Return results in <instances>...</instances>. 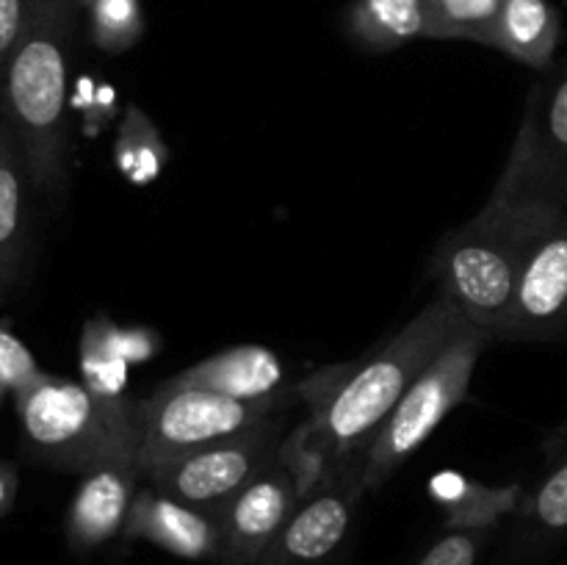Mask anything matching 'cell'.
<instances>
[{
  "instance_id": "1",
  "label": "cell",
  "mask_w": 567,
  "mask_h": 565,
  "mask_svg": "<svg viewBox=\"0 0 567 565\" xmlns=\"http://www.w3.org/2000/svg\"><path fill=\"white\" fill-rule=\"evenodd\" d=\"M468 325L454 299L437 294L369 358L313 393V415L299 424L305 441L327 463L369 446L399 399Z\"/></svg>"
},
{
  "instance_id": "2",
  "label": "cell",
  "mask_w": 567,
  "mask_h": 565,
  "mask_svg": "<svg viewBox=\"0 0 567 565\" xmlns=\"http://www.w3.org/2000/svg\"><path fill=\"white\" fill-rule=\"evenodd\" d=\"M83 0H39L3 70V116L22 144L37 192L61 197L70 181L72 53Z\"/></svg>"
},
{
  "instance_id": "3",
  "label": "cell",
  "mask_w": 567,
  "mask_h": 565,
  "mask_svg": "<svg viewBox=\"0 0 567 565\" xmlns=\"http://www.w3.org/2000/svg\"><path fill=\"white\" fill-rule=\"evenodd\" d=\"M557 205L537 199L487 203L463 227L437 244L435 269L441 291L454 299L465 319L496 341L515 297L520 260L535 233L557 216Z\"/></svg>"
},
{
  "instance_id": "4",
  "label": "cell",
  "mask_w": 567,
  "mask_h": 565,
  "mask_svg": "<svg viewBox=\"0 0 567 565\" xmlns=\"http://www.w3.org/2000/svg\"><path fill=\"white\" fill-rule=\"evenodd\" d=\"M22 441L37 463L89 474L105 463H138L133 402H105L83 382L44 371L14 397Z\"/></svg>"
},
{
  "instance_id": "5",
  "label": "cell",
  "mask_w": 567,
  "mask_h": 565,
  "mask_svg": "<svg viewBox=\"0 0 567 565\" xmlns=\"http://www.w3.org/2000/svg\"><path fill=\"white\" fill-rule=\"evenodd\" d=\"M293 388L269 399H233L225 393L164 382L133 402L136 452L142 474L164 460L227 441L286 413Z\"/></svg>"
},
{
  "instance_id": "6",
  "label": "cell",
  "mask_w": 567,
  "mask_h": 565,
  "mask_svg": "<svg viewBox=\"0 0 567 565\" xmlns=\"http://www.w3.org/2000/svg\"><path fill=\"white\" fill-rule=\"evenodd\" d=\"M487 343L491 336L468 325L399 399L393 413L382 421L377 435L365 446V493L380 491L463 402Z\"/></svg>"
},
{
  "instance_id": "7",
  "label": "cell",
  "mask_w": 567,
  "mask_h": 565,
  "mask_svg": "<svg viewBox=\"0 0 567 565\" xmlns=\"http://www.w3.org/2000/svg\"><path fill=\"white\" fill-rule=\"evenodd\" d=\"M327 465L299 427L288 432L282 452L219 510L216 565H260Z\"/></svg>"
},
{
  "instance_id": "8",
  "label": "cell",
  "mask_w": 567,
  "mask_h": 565,
  "mask_svg": "<svg viewBox=\"0 0 567 565\" xmlns=\"http://www.w3.org/2000/svg\"><path fill=\"white\" fill-rule=\"evenodd\" d=\"M363 469L365 449L332 460L260 565H349L354 521L365 496Z\"/></svg>"
},
{
  "instance_id": "9",
  "label": "cell",
  "mask_w": 567,
  "mask_h": 565,
  "mask_svg": "<svg viewBox=\"0 0 567 565\" xmlns=\"http://www.w3.org/2000/svg\"><path fill=\"white\" fill-rule=\"evenodd\" d=\"M286 441L288 432L277 415L241 435L164 460L144 471L142 476L147 485L166 496L219 513L241 487H247L282 452Z\"/></svg>"
},
{
  "instance_id": "10",
  "label": "cell",
  "mask_w": 567,
  "mask_h": 565,
  "mask_svg": "<svg viewBox=\"0 0 567 565\" xmlns=\"http://www.w3.org/2000/svg\"><path fill=\"white\" fill-rule=\"evenodd\" d=\"M567 205V70L535 89L507 166L487 203Z\"/></svg>"
},
{
  "instance_id": "11",
  "label": "cell",
  "mask_w": 567,
  "mask_h": 565,
  "mask_svg": "<svg viewBox=\"0 0 567 565\" xmlns=\"http://www.w3.org/2000/svg\"><path fill=\"white\" fill-rule=\"evenodd\" d=\"M567 330V214L559 210L526 247L515 297L496 341H548Z\"/></svg>"
},
{
  "instance_id": "12",
  "label": "cell",
  "mask_w": 567,
  "mask_h": 565,
  "mask_svg": "<svg viewBox=\"0 0 567 565\" xmlns=\"http://www.w3.org/2000/svg\"><path fill=\"white\" fill-rule=\"evenodd\" d=\"M144 480L138 463H105L83 474L64 521V537L72 554H94L114 537L125 535L127 515Z\"/></svg>"
},
{
  "instance_id": "13",
  "label": "cell",
  "mask_w": 567,
  "mask_h": 565,
  "mask_svg": "<svg viewBox=\"0 0 567 565\" xmlns=\"http://www.w3.org/2000/svg\"><path fill=\"white\" fill-rule=\"evenodd\" d=\"M125 541H144L186 563L219 557V513L172 499L144 482L127 515Z\"/></svg>"
},
{
  "instance_id": "14",
  "label": "cell",
  "mask_w": 567,
  "mask_h": 565,
  "mask_svg": "<svg viewBox=\"0 0 567 565\" xmlns=\"http://www.w3.org/2000/svg\"><path fill=\"white\" fill-rule=\"evenodd\" d=\"M166 382L205 388V391L225 393L233 399H269L288 391L286 366L269 347H258V343H241V347L210 355Z\"/></svg>"
},
{
  "instance_id": "15",
  "label": "cell",
  "mask_w": 567,
  "mask_h": 565,
  "mask_svg": "<svg viewBox=\"0 0 567 565\" xmlns=\"http://www.w3.org/2000/svg\"><path fill=\"white\" fill-rule=\"evenodd\" d=\"M28 175L22 144L11 122L0 114V280H20L28 247Z\"/></svg>"
},
{
  "instance_id": "16",
  "label": "cell",
  "mask_w": 567,
  "mask_h": 565,
  "mask_svg": "<svg viewBox=\"0 0 567 565\" xmlns=\"http://www.w3.org/2000/svg\"><path fill=\"white\" fill-rule=\"evenodd\" d=\"M563 39V17L548 0H504L496 17L491 48L509 59L548 70Z\"/></svg>"
},
{
  "instance_id": "17",
  "label": "cell",
  "mask_w": 567,
  "mask_h": 565,
  "mask_svg": "<svg viewBox=\"0 0 567 565\" xmlns=\"http://www.w3.org/2000/svg\"><path fill=\"white\" fill-rule=\"evenodd\" d=\"M567 537V449L524 491L515 510V554L546 552Z\"/></svg>"
},
{
  "instance_id": "18",
  "label": "cell",
  "mask_w": 567,
  "mask_h": 565,
  "mask_svg": "<svg viewBox=\"0 0 567 565\" xmlns=\"http://www.w3.org/2000/svg\"><path fill=\"white\" fill-rule=\"evenodd\" d=\"M432 499L443 507V526H465V530H498L509 513H515L524 496L518 482L502 487L460 476L454 471L432 476Z\"/></svg>"
},
{
  "instance_id": "19",
  "label": "cell",
  "mask_w": 567,
  "mask_h": 565,
  "mask_svg": "<svg viewBox=\"0 0 567 565\" xmlns=\"http://www.w3.org/2000/svg\"><path fill=\"white\" fill-rule=\"evenodd\" d=\"M426 0H354L347 9L349 37L371 53L426 39Z\"/></svg>"
},
{
  "instance_id": "20",
  "label": "cell",
  "mask_w": 567,
  "mask_h": 565,
  "mask_svg": "<svg viewBox=\"0 0 567 565\" xmlns=\"http://www.w3.org/2000/svg\"><path fill=\"white\" fill-rule=\"evenodd\" d=\"M125 366L127 358L122 352L120 330L105 319L89 321L81 341L83 386L94 397L105 399V402H127L125 393H122V388H125Z\"/></svg>"
},
{
  "instance_id": "21",
  "label": "cell",
  "mask_w": 567,
  "mask_h": 565,
  "mask_svg": "<svg viewBox=\"0 0 567 565\" xmlns=\"http://www.w3.org/2000/svg\"><path fill=\"white\" fill-rule=\"evenodd\" d=\"M504 0H426V39H465L491 48Z\"/></svg>"
},
{
  "instance_id": "22",
  "label": "cell",
  "mask_w": 567,
  "mask_h": 565,
  "mask_svg": "<svg viewBox=\"0 0 567 565\" xmlns=\"http://www.w3.org/2000/svg\"><path fill=\"white\" fill-rule=\"evenodd\" d=\"M83 14L89 37L103 53H125L144 33L142 0H83Z\"/></svg>"
},
{
  "instance_id": "23",
  "label": "cell",
  "mask_w": 567,
  "mask_h": 565,
  "mask_svg": "<svg viewBox=\"0 0 567 565\" xmlns=\"http://www.w3.org/2000/svg\"><path fill=\"white\" fill-rule=\"evenodd\" d=\"M164 150L155 125H150L147 116L138 109L127 111L120 142H116V161H120L122 172L136 183L153 181L166 161Z\"/></svg>"
},
{
  "instance_id": "24",
  "label": "cell",
  "mask_w": 567,
  "mask_h": 565,
  "mask_svg": "<svg viewBox=\"0 0 567 565\" xmlns=\"http://www.w3.org/2000/svg\"><path fill=\"white\" fill-rule=\"evenodd\" d=\"M493 530L443 526L441 535L424 548L413 565H476L491 543Z\"/></svg>"
},
{
  "instance_id": "25",
  "label": "cell",
  "mask_w": 567,
  "mask_h": 565,
  "mask_svg": "<svg viewBox=\"0 0 567 565\" xmlns=\"http://www.w3.org/2000/svg\"><path fill=\"white\" fill-rule=\"evenodd\" d=\"M42 374L44 371L37 366L31 349L20 338L11 336L6 327H0V391H9L17 397Z\"/></svg>"
},
{
  "instance_id": "26",
  "label": "cell",
  "mask_w": 567,
  "mask_h": 565,
  "mask_svg": "<svg viewBox=\"0 0 567 565\" xmlns=\"http://www.w3.org/2000/svg\"><path fill=\"white\" fill-rule=\"evenodd\" d=\"M39 0H0V78Z\"/></svg>"
},
{
  "instance_id": "27",
  "label": "cell",
  "mask_w": 567,
  "mask_h": 565,
  "mask_svg": "<svg viewBox=\"0 0 567 565\" xmlns=\"http://www.w3.org/2000/svg\"><path fill=\"white\" fill-rule=\"evenodd\" d=\"M11 499H14V476L0 469V515L9 510Z\"/></svg>"
},
{
  "instance_id": "28",
  "label": "cell",
  "mask_w": 567,
  "mask_h": 565,
  "mask_svg": "<svg viewBox=\"0 0 567 565\" xmlns=\"http://www.w3.org/2000/svg\"><path fill=\"white\" fill-rule=\"evenodd\" d=\"M0 114H3V78H0Z\"/></svg>"
},
{
  "instance_id": "29",
  "label": "cell",
  "mask_w": 567,
  "mask_h": 565,
  "mask_svg": "<svg viewBox=\"0 0 567 565\" xmlns=\"http://www.w3.org/2000/svg\"><path fill=\"white\" fill-rule=\"evenodd\" d=\"M3 288H6V286H3V280H0V291H3Z\"/></svg>"
}]
</instances>
